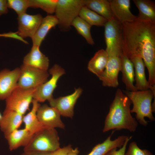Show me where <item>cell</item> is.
Segmentation results:
<instances>
[{
    "label": "cell",
    "mask_w": 155,
    "mask_h": 155,
    "mask_svg": "<svg viewBox=\"0 0 155 155\" xmlns=\"http://www.w3.org/2000/svg\"><path fill=\"white\" fill-rule=\"evenodd\" d=\"M122 24L123 54L129 59L142 58L148 70V82L155 86V22L137 18Z\"/></svg>",
    "instance_id": "6da1fadb"
},
{
    "label": "cell",
    "mask_w": 155,
    "mask_h": 155,
    "mask_svg": "<svg viewBox=\"0 0 155 155\" xmlns=\"http://www.w3.org/2000/svg\"><path fill=\"white\" fill-rule=\"evenodd\" d=\"M131 101L121 90L118 88L105 118L103 129L104 133L111 130L126 129L134 132L138 125L136 119L131 112Z\"/></svg>",
    "instance_id": "7a4b0ae2"
},
{
    "label": "cell",
    "mask_w": 155,
    "mask_h": 155,
    "mask_svg": "<svg viewBox=\"0 0 155 155\" xmlns=\"http://www.w3.org/2000/svg\"><path fill=\"white\" fill-rule=\"evenodd\" d=\"M125 93L133 104L131 112L136 114L135 119L140 124L144 126L148 124L145 117L148 118L151 121H154L155 119L152 114V101L153 98L155 97V89L135 91H126Z\"/></svg>",
    "instance_id": "3957f363"
},
{
    "label": "cell",
    "mask_w": 155,
    "mask_h": 155,
    "mask_svg": "<svg viewBox=\"0 0 155 155\" xmlns=\"http://www.w3.org/2000/svg\"><path fill=\"white\" fill-rule=\"evenodd\" d=\"M60 146L55 129L45 127L33 135L24 150L27 153L53 152L60 148Z\"/></svg>",
    "instance_id": "277c9868"
},
{
    "label": "cell",
    "mask_w": 155,
    "mask_h": 155,
    "mask_svg": "<svg viewBox=\"0 0 155 155\" xmlns=\"http://www.w3.org/2000/svg\"><path fill=\"white\" fill-rule=\"evenodd\" d=\"M85 3V0H58L55 15L58 20V25L61 31L70 30L73 22L79 16Z\"/></svg>",
    "instance_id": "5b68a950"
},
{
    "label": "cell",
    "mask_w": 155,
    "mask_h": 155,
    "mask_svg": "<svg viewBox=\"0 0 155 155\" xmlns=\"http://www.w3.org/2000/svg\"><path fill=\"white\" fill-rule=\"evenodd\" d=\"M104 27L106 51L109 57H120L123 54L122 24L115 19L108 21Z\"/></svg>",
    "instance_id": "8992f818"
},
{
    "label": "cell",
    "mask_w": 155,
    "mask_h": 155,
    "mask_svg": "<svg viewBox=\"0 0 155 155\" xmlns=\"http://www.w3.org/2000/svg\"><path fill=\"white\" fill-rule=\"evenodd\" d=\"M35 89H24L17 85L5 99L4 111H14L23 115L29 110Z\"/></svg>",
    "instance_id": "52a82bcc"
},
{
    "label": "cell",
    "mask_w": 155,
    "mask_h": 155,
    "mask_svg": "<svg viewBox=\"0 0 155 155\" xmlns=\"http://www.w3.org/2000/svg\"><path fill=\"white\" fill-rule=\"evenodd\" d=\"M20 69L17 85L24 89L35 88L46 82L49 76L47 71L24 64Z\"/></svg>",
    "instance_id": "ba28073f"
},
{
    "label": "cell",
    "mask_w": 155,
    "mask_h": 155,
    "mask_svg": "<svg viewBox=\"0 0 155 155\" xmlns=\"http://www.w3.org/2000/svg\"><path fill=\"white\" fill-rule=\"evenodd\" d=\"M49 72L52 75L51 79L36 88L34 92L33 99L38 102L49 101L53 98V94L57 87L58 81L65 73L64 69L57 64L50 69Z\"/></svg>",
    "instance_id": "9c48e42d"
},
{
    "label": "cell",
    "mask_w": 155,
    "mask_h": 155,
    "mask_svg": "<svg viewBox=\"0 0 155 155\" xmlns=\"http://www.w3.org/2000/svg\"><path fill=\"white\" fill-rule=\"evenodd\" d=\"M82 92V89L80 88L75 89L71 94L56 98H53L49 102L51 106L57 110L61 115L72 118L74 106Z\"/></svg>",
    "instance_id": "30bf717a"
},
{
    "label": "cell",
    "mask_w": 155,
    "mask_h": 155,
    "mask_svg": "<svg viewBox=\"0 0 155 155\" xmlns=\"http://www.w3.org/2000/svg\"><path fill=\"white\" fill-rule=\"evenodd\" d=\"M40 14L34 15L25 13L18 16V30L17 34L22 38H32L39 27L42 18Z\"/></svg>",
    "instance_id": "8fae6325"
},
{
    "label": "cell",
    "mask_w": 155,
    "mask_h": 155,
    "mask_svg": "<svg viewBox=\"0 0 155 155\" xmlns=\"http://www.w3.org/2000/svg\"><path fill=\"white\" fill-rule=\"evenodd\" d=\"M121 61L120 57H109L105 68L98 77L102 81V85L105 87L116 88L119 85V73L121 71Z\"/></svg>",
    "instance_id": "7c38bea8"
},
{
    "label": "cell",
    "mask_w": 155,
    "mask_h": 155,
    "mask_svg": "<svg viewBox=\"0 0 155 155\" xmlns=\"http://www.w3.org/2000/svg\"><path fill=\"white\" fill-rule=\"evenodd\" d=\"M37 118L45 127L64 129L65 125L61 119V115L55 108L46 104L40 106L38 108Z\"/></svg>",
    "instance_id": "4fadbf2b"
},
{
    "label": "cell",
    "mask_w": 155,
    "mask_h": 155,
    "mask_svg": "<svg viewBox=\"0 0 155 155\" xmlns=\"http://www.w3.org/2000/svg\"><path fill=\"white\" fill-rule=\"evenodd\" d=\"M20 69L16 68L0 71V100H5L17 86Z\"/></svg>",
    "instance_id": "5bb4252c"
},
{
    "label": "cell",
    "mask_w": 155,
    "mask_h": 155,
    "mask_svg": "<svg viewBox=\"0 0 155 155\" xmlns=\"http://www.w3.org/2000/svg\"><path fill=\"white\" fill-rule=\"evenodd\" d=\"M114 16L121 24L132 22L137 18L130 10L129 0H109Z\"/></svg>",
    "instance_id": "9a60e30c"
},
{
    "label": "cell",
    "mask_w": 155,
    "mask_h": 155,
    "mask_svg": "<svg viewBox=\"0 0 155 155\" xmlns=\"http://www.w3.org/2000/svg\"><path fill=\"white\" fill-rule=\"evenodd\" d=\"M130 59L134 66L135 81V86L137 90L138 91H144L155 89V86L150 85L146 79L145 66L142 58L139 56H135Z\"/></svg>",
    "instance_id": "2e32d148"
},
{
    "label": "cell",
    "mask_w": 155,
    "mask_h": 155,
    "mask_svg": "<svg viewBox=\"0 0 155 155\" xmlns=\"http://www.w3.org/2000/svg\"><path fill=\"white\" fill-rule=\"evenodd\" d=\"M23 115L14 111H4L0 120V129L5 137L18 129L23 122Z\"/></svg>",
    "instance_id": "e0dca14e"
},
{
    "label": "cell",
    "mask_w": 155,
    "mask_h": 155,
    "mask_svg": "<svg viewBox=\"0 0 155 155\" xmlns=\"http://www.w3.org/2000/svg\"><path fill=\"white\" fill-rule=\"evenodd\" d=\"M39 47L33 45L30 52L24 57L23 64L47 71L49 65V60L48 58L41 52Z\"/></svg>",
    "instance_id": "ac0fdd59"
},
{
    "label": "cell",
    "mask_w": 155,
    "mask_h": 155,
    "mask_svg": "<svg viewBox=\"0 0 155 155\" xmlns=\"http://www.w3.org/2000/svg\"><path fill=\"white\" fill-rule=\"evenodd\" d=\"M114 131L102 142L96 145L87 155H104L111 149L121 148L124 144L129 136L122 135L113 140L111 139Z\"/></svg>",
    "instance_id": "d6986e66"
},
{
    "label": "cell",
    "mask_w": 155,
    "mask_h": 155,
    "mask_svg": "<svg viewBox=\"0 0 155 155\" xmlns=\"http://www.w3.org/2000/svg\"><path fill=\"white\" fill-rule=\"evenodd\" d=\"M58 24V20L55 15H49L42 18L37 31L31 38L33 45L40 47L49 30Z\"/></svg>",
    "instance_id": "ffe728a7"
},
{
    "label": "cell",
    "mask_w": 155,
    "mask_h": 155,
    "mask_svg": "<svg viewBox=\"0 0 155 155\" xmlns=\"http://www.w3.org/2000/svg\"><path fill=\"white\" fill-rule=\"evenodd\" d=\"M121 61L122 80L127 91H137L135 86V73L133 64L130 59L123 54L120 56Z\"/></svg>",
    "instance_id": "44dd1931"
},
{
    "label": "cell",
    "mask_w": 155,
    "mask_h": 155,
    "mask_svg": "<svg viewBox=\"0 0 155 155\" xmlns=\"http://www.w3.org/2000/svg\"><path fill=\"white\" fill-rule=\"evenodd\" d=\"M33 135L25 128L16 129L5 137L10 151L22 146L25 147L29 142Z\"/></svg>",
    "instance_id": "7402d4cb"
},
{
    "label": "cell",
    "mask_w": 155,
    "mask_h": 155,
    "mask_svg": "<svg viewBox=\"0 0 155 155\" xmlns=\"http://www.w3.org/2000/svg\"><path fill=\"white\" fill-rule=\"evenodd\" d=\"M32 108L30 112L23 117V121L25 124V128L32 135L45 128L38 120L36 112L40 104L36 100L33 99Z\"/></svg>",
    "instance_id": "603a6c76"
},
{
    "label": "cell",
    "mask_w": 155,
    "mask_h": 155,
    "mask_svg": "<svg viewBox=\"0 0 155 155\" xmlns=\"http://www.w3.org/2000/svg\"><path fill=\"white\" fill-rule=\"evenodd\" d=\"M84 6L108 21L115 19L111 10L109 0H85Z\"/></svg>",
    "instance_id": "cb8c5ba5"
},
{
    "label": "cell",
    "mask_w": 155,
    "mask_h": 155,
    "mask_svg": "<svg viewBox=\"0 0 155 155\" xmlns=\"http://www.w3.org/2000/svg\"><path fill=\"white\" fill-rule=\"evenodd\" d=\"M108 58L109 56L105 50H99L89 62L88 69L98 77L104 70Z\"/></svg>",
    "instance_id": "d4e9b609"
},
{
    "label": "cell",
    "mask_w": 155,
    "mask_h": 155,
    "mask_svg": "<svg viewBox=\"0 0 155 155\" xmlns=\"http://www.w3.org/2000/svg\"><path fill=\"white\" fill-rule=\"evenodd\" d=\"M139 11L137 18L143 20L155 22V3L150 0H133Z\"/></svg>",
    "instance_id": "484cf974"
},
{
    "label": "cell",
    "mask_w": 155,
    "mask_h": 155,
    "mask_svg": "<svg viewBox=\"0 0 155 155\" xmlns=\"http://www.w3.org/2000/svg\"><path fill=\"white\" fill-rule=\"evenodd\" d=\"M79 16L91 26H104L108 21L85 6L80 9Z\"/></svg>",
    "instance_id": "4316f807"
},
{
    "label": "cell",
    "mask_w": 155,
    "mask_h": 155,
    "mask_svg": "<svg viewBox=\"0 0 155 155\" xmlns=\"http://www.w3.org/2000/svg\"><path fill=\"white\" fill-rule=\"evenodd\" d=\"M71 26L76 29L79 34L82 36L89 44L93 45L94 42L90 32L91 26L79 16L73 22Z\"/></svg>",
    "instance_id": "83f0119b"
},
{
    "label": "cell",
    "mask_w": 155,
    "mask_h": 155,
    "mask_svg": "<svg viewBox=\"0 0 155 155\" xmlns=\"http://www.w3.org/2000/svg\"><path fill=\"white\" fill-rule=\"evenodd\" d=\"M57 1L58 0H29V7L40 8L51 15L55 12Z\"/></svg>",
    "instance_id": "f1b7e54d"
},
{
    "label": "cell",
    "mask_w": 155,
    "mask_h": 155,
    "mask_svg": "<svg viewBox=\"0 0 155 155\" xmlns=\"http://www.w3.org/2000/svg\"><path fill=\"white\" fill-rule=\"evenodd\" d=\"M7 2L8 7L13 9L18 16L26 13L29 7V0H8Z\"/></svg>",
    "instance_id": "f546056e"
},
{
    "label": "cell",
    "mask_w": 155,
    "mask_h": 155,
    "mask_svg": "<svg viewBox=\"0 0 155 155\" xmlns=\"http://www.w3.org/2000/svg\"><path fill=\"white\" fill-rule=\"evenodd\" d=\"M125 155H153L149 150L140 148L135 142H132L129 144L128 148Z\"/></svg>",
    "instance_id": "4dcf8cb0"
},
{
    "label": "cell",
    "mask_w": 155,
    "mask_h": 155,
    "mask_svg": "<svg viewBox=\"0 0 155 155\" xmlns=\"http://www.w3.org/2000/svg\"><path fill=\"white\" fill-rule=\"evenodd\" d=\"M132 137V136L129 137L123 146L119 150H117V148H113L109 150L104 155H125L127 144Z\"/></svg>",
    "instance_id": "1f68e13d"
},
{
    "label": "cell",
    "mask_w": 155,
    "mask_h": 155,
    "mask_svg": "<svg viewBox=\"0 0 155 155\" xmlns=\"http://www.w3.org/2000/svg\"><path fill=\"white\" fill-rule=\"evenodd\" d=\"M72 149L71 145H69L62 148H60L52 152V155H68Z\"/></svg>",
    "instance_id": "d6a6232c"
},
{
    "label": "cell",
    "mask_w": 155,
    "mask_h": 155,
    "mask_svg": "<svg viewBox=\"0 0 155 155\" xmlns=\"http://www.w3.org/2000/svg\"><path fill=\"white\" fill-rule=\"evenodd\" d=\"M8 12L7 1L0 0V17Z\"/></svg>",
    "instance_id": "836d02e7"
},
{
    "label": "cell",
    "mask_w": 155,
    "mask_h": 155,
    "mask_svg": "<svg viewBox=\"0 0 155 155\" xmlns=\"http://www.w3.org/2000/svg\"><path fill=\"white\" fill-rule=\"evenodd\" d=\"M52 152H38L27 153L24 152L21 155H52Z\"/></svg>",
    "instance_id": "e575fe53"
},
{
    "label": "cell",
    "mask_w": 155,
    "mask_h": 155,
    "mask_svg": "<svg viewBox=\"0 0 155 155\" xmlns=\"http://www.w3.org/2000/svg\"><path fill=\"white\" fill-rule=\"evenodd\" d=\"M79 151L78 148L74 149H72L69 153L68 155H78Z\"/></svg>",
    "instance_id": "d590c367"
},
{
    "label": "cell",
    "mask_w": 155,
    "mask_h": 155,
    "mask_svg": "<svg viewBox=\"0 0 155 155\" xmlns=\"http://www.w3.org/2000/svg\"><path fill=\"white\" fill-rule=\"evenodd\" d=\"M2 115H1V113L0 112V120L2 119Z\"/></svg>",
    "instance_id": "8d00e7d4"
}]
</instances>
